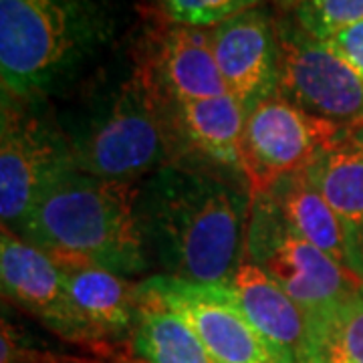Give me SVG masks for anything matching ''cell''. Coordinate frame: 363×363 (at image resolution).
I'll list each match as a JSON object with an SVG mask.
<instances>
[{
	"label": "cell",
	"instance_id": "277c9868",
	"mask_svg": "<svg viewBox=\"0 0 363 363\" xmlns=\"http://www.w3.org/2000/svg\"><path fill=\"white\" fill-rule=\"evenodd\" d=\"M65 135L77 169L105 180L138 182L176 162L168 107L140 59Z\"/></svg>",
	"mask_w": 363,
	"mask_h": 363
},
{
	"label": "cell",
	"instance_id": "2e32d148",
	"mask_svg": "<svg viewBox=\"0 0 363 363\" xmlns=\"http://www.w3.org/2000/svg\"><path fill=\"white\" fill-rule=\"evenodd\" d=\"M174 133L200 156L242 172V133L247 113L233 95L196 99L168 107Z\"/></svg>",
	"mask_w": 363,
	"mask_h": 363
},
{
	"label": "cell",
	"instance_id": "4fadbf2b",
	"mask_svg": "<svg viewBox=\"0 0 363 363\" xmlns=\"http://www.w3.org/2000/svg\"><path fill=\"white\" fill-rule=\"evenodd\" d=\"M305 174L335 212L351 272L363 281V123L339 131Z\"/></svg>",
	"mask_w": 363,
	"mask_h": 363
},
{
	"label": "cell",
	"instance_id": "d6986e66",
	"mask_svg": "<svg viewBox=\"0 0 363 363\" xmlns=\"http://www.w3.org/2000/svg\"><path fill=\"white\" fill-rule=\"evenodd\" d=\"M307 319L305 363H363V291Z\"/></svg>",
	"mask_w": 363,
	"mask_h": 363
},
{
	"label": "cell",
	"instance_id": "8fae6325",
	"mask_svg": "<svg viewBox=\"0 0 363 363\" xmlns=\"http://www.w3.org/2000/svg\"><path fill=\"white\" fill-rule=\"evenodd\" d=\"M210 37L226 91L248 116L279 87L274 18L257 6L212 26Z\"/></svg>",
	"mask_w": 363,
	"mask_h": 363
},
{
	"label": "cell",
	"instance_id": "ffe728a7",
	"mask_svg": "<svg viewBox=\"0 0 363 363\" xmlns=\"http://www.w3.org/2000/svg\"><path fill=\"white\" fill-rule=\"evenodd\" d=\"M289 14L311 37L325 40L363 21V0H297Z\"/></svg>",
	"mask_w": 363,
	"mask_h": 363
},
{
	"label": "cell",
	"instance_id": "30bf717a",
	"mask_svg": "<svg viewBox=\"0 0 363 363\" xmlns=\"http://www.w3.org/2000/svg\"><path fill=\"white\" fill-rule=\"evenodd\" d=\"M0 281L4 297L35 315L59 337L101 355L109 351L101 333L75 307L55 260L6 226L0 236Z\"/></svg>",
	"mask_w": 363,
	"mask_h": 363
},
{
	"label": "cell",
	"instance_id": "52a82bcc",
	"mask_svg": "<svg viewBox=\"0 0 363 363\" xmlns=\"http://www.w3.org/2000/svg\"><path fill=\"white\" fill-rule=\"evenodd\" d=\"M279 40L277 93L309 116L343 128L363 123V81L323 40L286 13L274 18Z\"/></svg>",
	"mask_w": 363,
	"mask_h": 363
},
{
	"label": "cell",
	"instance_id": "44dd1931",
	"mask_svg": "<svg viewBox=\"0 0 363 363\" xmlns=\"http://www.w3.org/2000/svg\"><path fill=\"white\" fill-rule=\"evenodd\" d=\"M262 0H157L169 23L212 28L236 14L257 9Z\"/></svg>",
	"mask_w": 363,
	"mask_h": 363
},
{
	"label": "cell",
	"instance_id": "8992f818",
	"mask_svg": "<svg viewBox=\"0 0 363 363\" xmlns=\"http://www.w3.org/2000/svg\"><path fill=\"white\" fill-rule=\"evenodd\" d=\"M39 107L2 93L0 216L11 230L23 224L57 182L77 169L65 130Z\"/></svg>",
	"mask_w": 363,
	"mask_h": 363
},
{
	"label": "cell",
	"instance_id": "603a6c76",
	"mask_svg": "<svg viewBox=\"0 0 363 363\" xmlns=\"http://www.w3.org/2000/svg\"><path fill=\"white\" fill-rule=\"evenodd\" d=\"M104 359L101 363H145L140 357H135L131 351H113L109 350L105 355H101Z\"/></svg>",
	"mask_w": 363,
	"mask_h": 363
},
{
	"label": "cell",
	"instance_id": "5b68a950",
	"mask_svg": "<svg viewBox=\"0 0 363 363\" xmlns=\"http://www.w3.org/2000/svg\"><path fill=\"white\" fill-rule=\"evenodd\" d=\"M274 279L307 317L359 295L363 281L301 236L271 192L250 194L245 259Z\"/></svg>",
	"mask_w": 363,
	"mask_h": 363
},
{
	"label": "cell",
	"instance_id": "ba28073f",
	"mask_svg": "<svg viewBox=\"0 0 363 363\" xmlns=\"http://www.w3.org/2000/svg\"><path fill=\"white\" fill-rule=\"evenodd\" d=\"M343 125L309 116L274 93L245 121L242 174L248 192H269L281 178L309 168Z\"/></svg>",
	"mask_w": 363,
	"mask_h": 363
},
{
	"label": "cell",
	"instance_id": "cb8c5ba5",
	"mask_svg": "<svg viewBox=\"0 0 363 363\" xmlns=\"http://www.w3.org/2000/svg\"><path fill=\"white\" fill-rule=\"evenodd\" d=\"M271 2L277 4L281 11H285V13H291L295 9V4H297V0H271Z\"/></svg>",
	"mask_w": 363,
	"mask_h": 363
},
{
	"label": "cell",
	"instance_id": "e0dca14e",
	"mask_svg": "<svg viewBox=\"0 0 363 363\" xmlns=\"http://www.w3.org/2000/svg\"><path fill=\"white\" fill-rule=\"evenodd\" d=\"M140 313L131 331V353L145 363H218L190 323L140 289Z\"/></svg>",
	"mask_w": 363,
	"mask_h": 363
},
{
	"label": "cell",
	"instance_id": "7c38bea8",
	"mask_svg": "<svg viewBox=\"0 0 363 363\" xmlns=\"http://www.w3.org/2000/svg\"><path fill=\"white\" fill-rule=\"evenodd\" d=\"M166 107L228 93L210 28L169 23L154 30L138 55Z\"/></svg>",
	"mask_w": 363,
	"mask_h": 363
},
{
	"label": "cell",
	"instance_id": "7402d4cb",
	"mask_svg": "<svg viewBox=\"0 0 363 363\" xmlns=\"http://www.w3.org/2000/svg\"><path fill=\"white\" fill-rule=\"evenodd\" d=\"M323 43L363 81V21L341 28Z\"/></svg>",
	"mask_w": 363,
	"mask_h": 363
},
{
	"label": "cell",
	"instance_id": "ac0fdd59",
	"mask_svg": "<svg viewBox=\"0 0 363 363\" xmlns=\"http://www.w3.org/2000/svg\"><path fill=\"white\" fill-rule=\"evenodd\" d=\"M285 218L313 247L325 252L343 269H350L347 245L335 212L307 178L305 169L285 176L269 190Z\"/></svg>",
	"mask_w": 363,
	"mask_h": 363
},
{
	"label": "cell",
	"instance_id": "9c48e42d",
	"mask_svg": "<svg viewBox=\"0 0 363 363\" xmlns=\"http://www.w3.org/2000/svg\"><path fill=\"white\" fill-rule=\"evenodd\" d=\"M140 289L184 317L218 363H293L255 329L228 285H198L156 274Z\"/></svg>",
	"mask_w": 363,
	"mask_h": 363
},
{
	"label": "cell",
	"instance_id": "6da1fadb",
	"mask_svg": "<svg viewBox=\"0 0 363 363\" xmlns=\"http://www.w3.org/2000/svg\"><path fill=\"white\" fill-rule=\"evenodd\" d=\"M140 218L164 274L228 285L245 259L250 192L210 169L168 164L140 186Z\"/></svg>",
	"mask_w": 363,
	"mask_h": 363
},
{
	"label": "cell",
	"instance_id": "7a4b0ae2",
	"mask_svg": "<svg viewBox=\"0 0 363 363\" xmlns=\"http://www.w3.org/2000/svg\"><path fill=\"white\" fill-rule=\"evenodd\" d=\"M138 202V182L105 180L73 169L35 204L18 236L49 257H75L135 277L150 264Z\"/></svg>",
	"mask_w": 363,
	"mask_h": 363
},
{
	"label": "cell",
	"instance_id": "5bb4252c",
	"mask_svg": "<svg viewBox=\"0 0 363 363\" xmlns=\"http://www.w3.org/2000/svg\"><path fill=\"white\" fill-rule=\"evenodd\" d=\"M236 305L272 345L293 363H305L309 319L305 311L257 264L242 260L228 283Z\"/></svg>",
	"mask_w": 363,
	"mask_h": 363
},
{
	"label": "cell",
	"instance_id": "3957f363",
	"mask_svg": "<svg viewBox=\"0 0 363 363\" xmlns=\"http://www.w3.org/2000/svg\"><path fill=\"white\" fill-rule=\"evenodd\" d=\"M113 18L104 0H0L2 93L40 104L104 49Z\"/></svg>",
	"mask_w": 363,
	"mask_h": 363
},
{
	"label": "cell",
	"instance_id": "9a60e30c",
	"mask_svg": "<svg viewBox=\"0 0 363 363\" xmlns=\"http://www.w3.org/2000/svg\"><path fill=\"white\" fill-rule=\"evenodd\" d=\"M79 313L109 339L131 335L140 313V283L75 257H51Z\"/></svg>",
	"mask_w": 363,
	"mask_h": 363
}]
</instances>
